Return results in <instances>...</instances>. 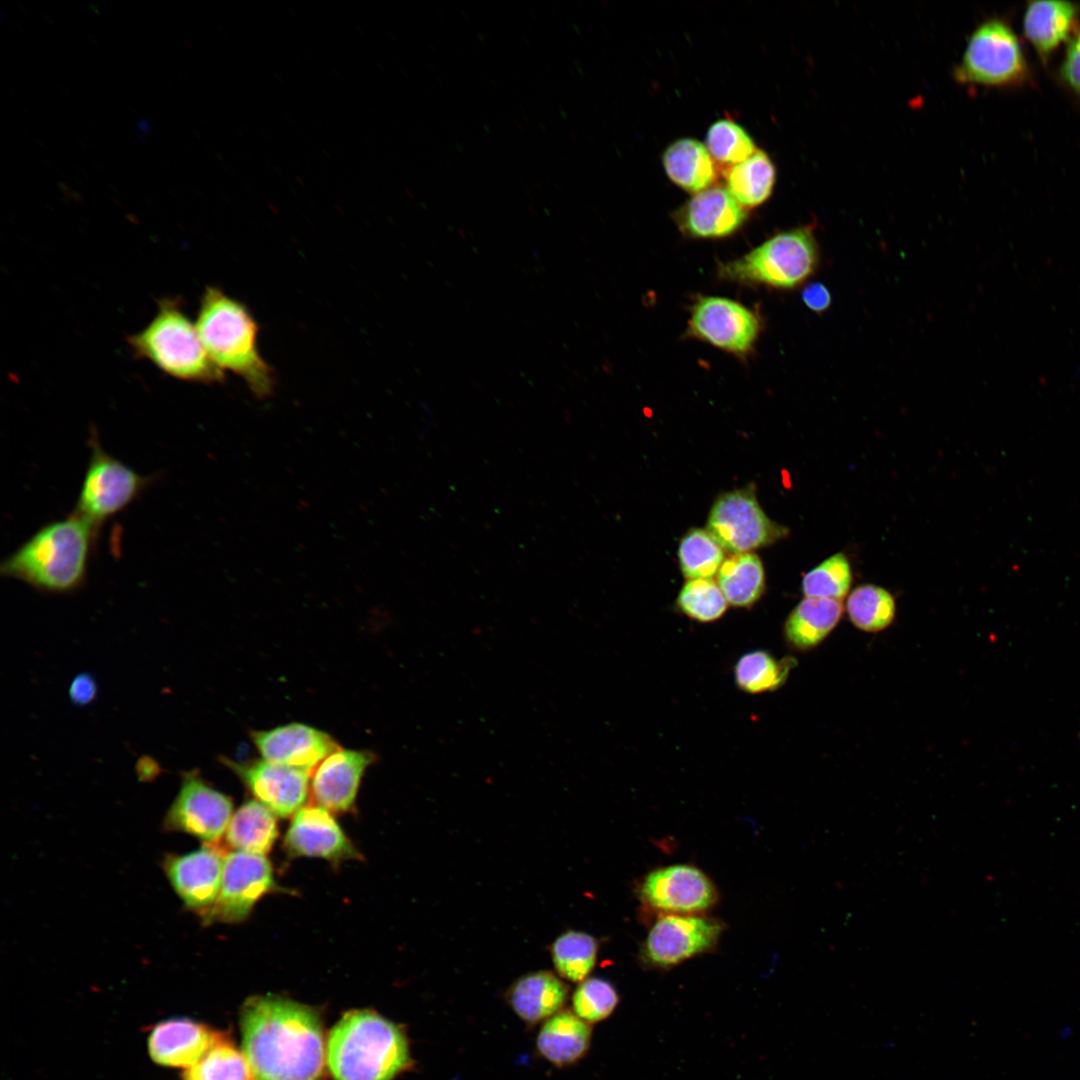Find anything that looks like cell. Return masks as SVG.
<instances>
[{
  "mask_svg": "<svg viewBox=\"0 0 1080 1080\" xmlns=\"http://www.w3.org/2000/svg\"><path fill=\"white\" fill-rule=\"evenodd\" d=\"M242 1051L254 1080H323L326 1047L319 1012L278 995H255L240 1010Z\"/></svg>",
  "mask_w": 1080,
  "mask_h": 1080,
  "instance_id": "1",
  "label": "cell"
},
{
  "mask_svg": "<svg viewBox=\"0 0 1080 1080\" xmlns=\"http://www.w3.org/2000/svg\"><path fill=\"white\" fill-rule=\"evenodd\" d=\"M98 530L75 512L47 523L2 561L0 572L42 591H74L86 579Z\"/></svg>",
  "mask_w": 1080,
  "mask_h": 1080,
  "instance_id": "2",
  "label": "cell"
},
{
  "mask_svg": "<svg viewBox=\"0 0 1080 1080\" xmlns=\"http://www.w3.org/2000/svg\"><path fill=\"white\" fill-rule=\"evenodd\" d=\"M196 327L213 364L241 377L259 400L272 396L275 375L258 349V325L247 307L218 287L200 299Z\"/></svg>",
  "mask_w": 1080,
  "mask_h": 1080,
  "instance_id": "3",
  "label": "cell"
},
{
  "mask_svg": "<svg viewBox=\"0 0 1080 1080\" xmlns=\"http://www.w3.org/2000/svg\"><path fill=\"white\" fill-rule=\"evenodd\" d=\"M326 1061L333 1080H393L410 1065L409 1046L392 1021L350 1010L328 1034Z\"/></svg>",
  "mask_w": 1080,
  "mask_h": 1080,
  "instance_id": "4",
  "label": "cell"
},
{
  "mask_svg": "<svg viewBox=\"0 0 1080 1080\" xmlns=\"http://www.w3.org/2000/svg\"><path fill=\"white\" fill-rule=\"evenodd\" d=\"M127 342L136 358L175 379L201 384L224 380L225 373L210 360L179 298H162L151 321Z\"/></svg>",
  "mask_w": 1080,
  "mask_h": 1080,
  "instance_id": "5",
  "label": "cell"
},
{
  "mask_svg": "<svg viewBox=\"0 0 1080 1080\" xmlns=\"http://www.w3.org/2000/svg\"><path fill=\"white\" fill-rule=\"evenodd\" d=\"M820 261V251L811 226L781 231L744 256L721 263L722 279L742 284L793 289L810 278Z\"/></svg>",
  "mask_w": 1080,
  "mask_h": 1080,
  "instance_id": "6",
  "label": "cell"
},
{
  "mask_svg": "<svg viewBox=\"0 0 1080 1080\" xmlns=\"http://www.w3.org/2000/svg\"><path fill=\"white\" fill-rule=\"evenodd\" d=\"M953 77L961 84L990 87L1013 86L1027 80L1028 62L1010 24L1000 17L979 23L968 36Z\"/></svg>",
  "mask_w": 1080,
  "mask_h": 1080,
  "instance_id": "7",
  "label": "cell"
},
{
  "mask_svg": "<svg viewBox=\"0 0 1080 1080\" xmlns=\"http://www.w3.org/2000/svg\"><path fill=\"white\" fill-rule=\"evenodd\" d=\"M151 482L91 440V454L74 512L99 527L127 508Z\"/></svg>",
  "mask_w": 1080,
  "mask_h": 1080,
  "instance_id": "8",
  "label": "cell"
},
{
  "mask_svg": "<svg viewBox=\"0 0 1080 1080\" xmlns=\"http://www.w3.org/2000/svg\"><path fill=\"white\" fill-rule=\"evenodd\" d=\"M707 530L731 554L751 552L787 534V528L766 515L751 488L720 495L709 512Z\"/></svg>",
  "mask_w": 1080,
  "mask_h": 1080,
  "instance_id": "9",
  "label": "cell"
},
{
  "mask_svg": "<svg viewBox=\"0 0 1080 1080\" xmlns=\"http://www.w3.org/2000/svg\"><path fill=\"white\" fill-rule=\"evenodd\" d=\"M760 329L754 311L728 298L700 296L690 310V336L739 357L752 351Z\"/></svg>",
  "mask_w": 1080,
  "mask_h": 1080,
  "instance_id": "10",
  "label": "cell"
},
{
  "mask_svg": "<svg viewBox=\"0 0 1080 1080\" xmlns=\"http://www.w3.org/2000/svg\"><path fill=\"white\" fill-rule=\"evenodd\" d=\"M231 799L207 784L198 773H185L180 790L168 809L164 826L216 845L232 818Z\"/></svg>",
  "mask_w": 1080,
  "mask_h": 1080,
  "instance_id": "11",
  "label": "cell"
},
{
  "mask_svg": "<svg viewBox=\"0 0 1080 1080\" xmlns=\"http://www.w3.org/2000/svg\"><path fill=\"white\" fill-rule=\"evenodd\" d=\"M275 888L270 861L243 851L226 855L219 895L204 920L236 923L245 920L253 906Z\"/></svg>",
  "mask_w": 1080,
  "mask_h": 1080,
  "instance_id": "12",
  "label": "cell"
},
{
  "mask_svg": "<svg viewBox=\"0 0 1080 1080\" xmlns=\"http://www.w3.org/2000/svg\"><path fill=\"white\" fill-rule=\"evenodd\" d=\"M223 763L234 771L258 802L276 816L287 818L295 814L307 799L311 776L307 771L265 759L244 763L223 759Z\"/></svg>",
  "mask_w": 1080,
  "mask_h": 1080,
  "instance_id": "13",
  "label": "cell"
},
{
  "mask_svg": "<svg viewBox=\"0 0 1080 1080\" xmlns=\"http://www.w3.org/2000/svg\"><path fill=\"white\" fill-rule=\"evenodd\" d=\"M226 855L220 847L205 844L195 851L166 857L164 871L187 908L204 916L214 905Z\"/></svg>",
  "mask_w": 1080,
  "mask_h": 1080,
  "instance_id": "14",
  "label": "cell"
},
{
  "mask_svg": "<svg viewBox=\"0 0 1080 1080\" xmlns=\"http://www.w3.org/2000/svg\"><path fill=\"white\" fill-rule=\"evenodd\" d=\"M251 737L263 759L311 775L328 755L340 748L327 733L301 723L254 731Z\"/></svg>",
  "mask_w": 1080,
  "mask_h": 1080,
  "instance_id": "15",
  "label": "cell"
},
{
  "mask_svg": "<svg viewBox=\"0 0 1080 1080\" xmlns=\"http://www.w3.org/2000/svg\"><path fill=\"white\" fill-rule=\"evenodd\" d=\"M641 894L650 906L676 913L701 911L716 900L709 878L690 865H672L651 872L642 884Z\"/></svg>",
  "mask_w": 1080,
  "mask_h": 1080,
  "instance_id": "16",
  "label": "cell"
},
{
  "mask_svg": "<svg viewBox=\"0 0 1080 1080\" xmlns=\"http://www.w3.org/2000/svg\"><path fill=\"white\" fill-rule=\"evenodd\" d=\"M721 927L716 921L696 917L668 915L650 930L645 951L659 966H671L711 948Z\"/></svg>",
  "mask_w": 1080,
  "mask_h": 1080,
  "instance_id": "17",
  "label": "cell"
},
{
  "mask_svg": "<svg viewBox=\"0 0 1080 1080\" xmlns=\"http://www.w3.org/2000/svg\"><path fill=\"white\" fill-rule=\"evenodd\" d=\"M284 844L293 856L332 862L359 856L330 811L316 804L304 806L294 814Z\"/></svg>",
  "mask_w": 1080,
  "mask_h": 1080,
  "instance_id": "18",
  "label": "cell"
},
{
  "mask_svg": "<svg viewBox=\"0 0 1080 1080\" xmlns=\"http://www.w3.org/2000/svg\"><path fill=\"white\" fill-rule=\"evenodd\" d=\"M375 760L368 751L337 749L314 770L311 796L314 804L333 813L350 810L355 802L361 778Z\"/></svg>",
  "mask_w": 1080,
  "mask_h": 1080,
  "instance_id": "19",
  "label": "cell"
},
{
  "mask_svg": "<svg viewBox=\"0 0 1080 1080\" xmlns=\"http://www.w3.org/2000/svg\"><path fill=\"white\" fill-rule=\"evenodd\" d=\"M224 1037L223 1032L188 1018L169 1019L151 1030L148 1051L160 1065L187 1069Z\"/></svg>",
  "mask_w": 1080,
  "mask_h": 1080,
  "instance_id": "20",
  "label": "cell"
},
{
  "mask_svg": "<svg viewBox=\"0 0 1080 1080\" xmlns=\"http://www.w3.org/2000/svg\"><path fill=\"white\" fill-rule=\"evenodd\" d=\"M674 218L687 236L714 239L735 233L744 224L747 213L726 188L713 186L694 194Z\"/></svg>",
  "mask_w": 1080,
  "mask_h": 1080,
  "instance_id": "21",
  "label": "cell"
},
{
  "mask_svg": "<svg viewBox=\"0 0 1080 1080\" xmlns=\"http://www.w3.org/2000/svg\"><path fill=\"white\" fill-rule=\"evenodd\" d=\"M569 987L550 971H536L518 978L507 999L515 1013L533 1024L550 1018L564 1006Z\"/></svg>",
  "mask_w": 1080,
  "mask_h": 1080,
  "instance_id": "22",
  "label": "cell"
},
{
  "mask_svg": "<svg viewBox=\"0 0 1080 1080\" xmlns=\"http://www.w3.org/2000/svg\"><path fill=\"white\" fill-rule=\"evenodd\" d=\"M1078 15L1070 1H1030L1023 16L1025 37L1045 60L1061 42L1069 38Z\"/></svg>",
  "mask_w": 1080,
  "mask_h": 1080,
  "instance_id": "23",
  "label": "cell"
},
{
  "mask_svg": "<svg viewBox=\"0 0 1080 1080\" xmlns=\"http://www.w3.org/2000/svg\"><path fill=\"white\" fill-rule=\"evenodd\" d=\"M843 611L841 601L805 597L785 620L786 642L797 651L817 647L837 626Z\"/></svg>",
  "mask_w": 1080,
  "mask_h": 1080,
  "instance_id": "24",
  "label": "cell"
},
{
  "mask_svg": "<svg viewBox=\"0 0 1080 1080\" xmlns=\"http://www.w3.org/2000/svg\"><path fill=\"white\" fill-rule=\"evenodd\" d=\"M662 162L669 179L686 192L697 194L717 181L713 158L698 140L682 138L674 141L665 149Z\"/></svg>",
  "mask_w": 1080,
  "mask_h": 1080,
  "instance_id": "25",
  "label": "cell"
},
{
  "mask_svg": "<svg viewBox=\"0 0 1080 1080\" xmlns=\"http://www.w3.org/2000/svg\"><path fill=\"white\" fill-rule=\"evenodd\" d=\"M591 1027L569 1010L559 1011L544 1023L537 1037V1048L549 1062L563 1066L576 1062L587 1051Z\"/></svg>",
  "mask_w": 1080,
  "mask_h": 1080,
  "instance_id": "26",
  "label": "cell"
},
{
  "mask_svg": "<svg viewBox=\"0 0 1080 1080\" xmlns=\"http://www.w3.org/2000/svg\"><path fill=\"white\" fill-rule=\"evenodd\" d=\"M716 582L728 604L736 608H751L765 590L762 561L752 552L733 553L721 564Z\"/></svg>",
  "mask_w": 1080,
  "mask_h": 1080,
  "instance_id": "27",
  "label": "cell"
},
{
  "mask_svg": "<svg viewBox=\"0 0 1080 1080\" xmlns=\"http://www.w3.org/2000/svg\"><path fill=\"white\" fill-rule=\"evenodd\" d=\"M278 836L275 814L258 801L244 803L232 816L226 842L236 851L264 856Z\"/></svg>",
  "mask_w": 1080,
  "mask_h": 1080,
  "instance_id": "28",
  "label": "cell"
},
{
  "mask_svg": "<svg viewBox=\"0 0 1080 1080\" xmlns=\"http://www.w3.org/2000/svg\"><path fill=\"white\" fill-rule=\"evenodd\" d=\"M727 190L743 208L763 204L772 194L776 168L770 157L759 151L747 160L723 171Z\"/></svg>",
  "mask_w": 1080,
  "mask_h": 1080,
  "instance_id": "29",
  "label": "cell"
},
{
  "mask_svg": "<svg viewBox=\"0 0 1080 1080\" xmlns=\"http://www.w3.org/2000/svg\"><path fill=\"white\" fill-rule=\"evenodd\" d=\"M796 664L791 657L777 659L766 650L747 652L734 667L736 686L749 694L775 691L784 685Z\"/></svg>",
  "mask_w": 1080,
  "mask_h": 1080,
  "instance_id": "30",
  "label": "cell"
},
{
  "mask_svg": "<svg viewBox=\"0 0 1080 1080\" xmlns=\"http://www.w3.org/2000/svg\"><path fill=\"white\" fill-rule=\"evenodd\" d=\"M846 610L855 627L865 632H879L894 620L896 604L893 595L886 589L863 584L849 594Z\"/></svg>",
  "mask_w": 1080,
  "mask_h": 1080,
  "instance_id": "31",
  "label": "cell"
},
{
  "mask_svg": "<svg viewBox=\"0 0 1080 1080\" xmlns=\"http://www.w3.org/2000/svg\"><path fill=\"white\" fill-rule=\"evenodd\" d=\"M597 949V941L590 934L568 930L552 943L553 965L562 978L581 982L595 966Z\"/></svg>",
  "mask_w": 1080,
  "mask_h": 1080,
  "instance_id": "32",
  "label": "cell"
},
{
  "mask_svg": "<svg viewBox=\"0 0 1080 1080\" xmlns=\"http://www.w3.org/2000/svg\"><path fill=\"white\" fill-rule=\"evenodd\" d=\"M724 559V548L707 529H690L680 540L678 560L688 580L712 579Z\"/></svg>",
  "mask_w": 1080,
  "mask_h": 1080,
  "instance_id": "33",
  "label": "cell"
},
{
  "mask_svg": "<svg viewBox=\"0 0 1080 1080\" xmlns=\"http://www.w3.org/2000/svg\"><path fill=\"white\" fill-rule=\"evenodd\" d=\"M182 1080H254V1076L244 1052L224 1037L184 1070Z\"/></svg>",
  "mask_w": 1080,
  "mask_h": 1080,
  "instance_id": "34",
  "label": "cell"
},
{
  "mask_svg": "<svg viewBox=\"0 0 1080 1080\" xmlns=\"http://www.w3.org/2000/svg\"><path fill=\"white\" fill-rule=\"evenodd\" d=\"M705 146L712 158L722 167H726L724 170L747 160L757 152L755 143L746 130L729 119H720L710 126Z\"/></svg>",
  "mask_w": 1080,
  "mask_h": 1080,
  "instance_id": "35",
  "label": "cell"
},
{
  "mask_svg": "<svg viewBox=\"0 0 1080 1080\" xmlns=\"http://www.w3.org/2000/svg\"><path fill=\"white\" fill-rule=\"evenodd\" d=\"M852 584V570L848 558L838 552L813 569L802 579V592L805 597L825 598L840 601Z\"/></svg>",
  "mask_w": 1080,
  "mask_h": 1080,
  "instance_id": "36",
  "label": "cell"
},
{
  "mask_svg": "<svg viewBox=\"0 0 1080 1080\" xmlns=\"http://www.w3.org/2000/svg\"><path fill=\"white\" fill-rule=\"evenodd\" d=\"M676 605L690 619L710 623L720 619L729 604L716 581L690 579L680 589Z\"/></svg>",
  "mask_w": 1080,
  "mask_h": 1080,
  "instance_id": "37",
  "label": "cell"
},
{
  "mask_svg": "<svg viewBox=\"0 0 1080 1080\" xmlns=\"http://www.w3.org/2000/svg\"><path fill=\"white\" fill-rule=\"evenodd\" d=\"M618 1003L615 988L606 980L588 978L576 988L572 1004L574 1012L588 1023L608 1017Z\"/></svg>",
  "mask_w": 1080,
  "mask_h": 1080,
  "instance_id": "38",
  "label": "cell"
},
{
  "mask_svg": "<svg viewBox=\"0 0 1080 1080\" xmlns=\"http://www.w3.org/2000/svg\"><path fill=\"white\" fill-rule=\"evenodd\" d=\"M1058 74L1064 84L1080 96V27L1069 37Z\"/></svg>",
  "mask_w": 1080,
  "mask_h": 1080,
  "instance_id": "39",
  "label": "cell"
},
{
  "mask_svg": "<svg viewBox=\"0 0 1080 1080\" xmlns=\"http://www.w3.org/2000/svg\"><path fill=\"white\" fill-rule=\"evenodd\" d=\"M803 303L813 312L821 313L826 311L831 305V293L828 288L820 282H812L807 284L801 293Z\"/></svg>",
  "mask_w": 1080,
  "mask_h": 1080,
  "instance_id": "40",
  "label": "cell"
},
{
  "mask_svg": "<svg viewBox=\"0 0 1080 1080\" xmlns=\"http://www.w3.org/2000/svg\"><path fill=\"white\" fill-rule=\"evenodd\" d=\"M96 692L95 680L89 674L82 673L73 679L69 689V696L74 704L84 705L95 698Z\"/></svg>",
  "mask_w": 1080,
  "mask_h": 1080,
  "instance_id": "41",
  "label": "cell"
}]
</instances>
